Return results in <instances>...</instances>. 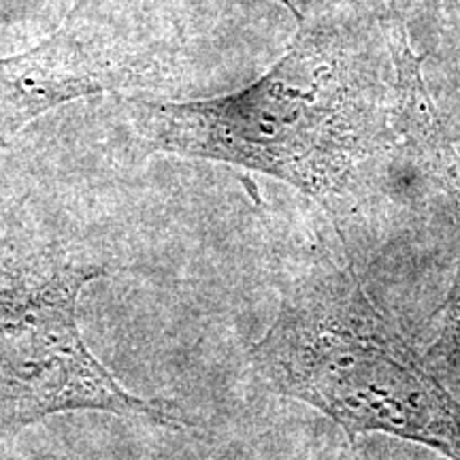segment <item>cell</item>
I'll use <instances>...</instances> for the list:
<instances>
[{
	"label": "cell",
	"mask_w": 460,
	"mask_h": 460,
	"mask_svg": "<svg viewBox=\"0 0 460 460\" xmlns=\"http://www.w3.org/2000/svg\"><path fill=\"white\" fill-rule=\"evenodd\" d=\"M301 22L258 82L203 101H132L152 149L262 172L315 200L343 234L396 156L394 28Z\"/></svg>",
	"instance_id": "cell-1"
},
{
	"label": "cell",
	"mask_w": 460,
	"mask_h": 460,
	"mask_svg": "<svg viewBox=\"0 0 460 460\" xmlns=\"http://www.w3.org/2000/svg\"><path fill=\"white\" fill-rule=\"evenodd\" d=\"M135 51L107 34L65 24L26 54L0 60V152L34 118L58 105L137 82Z\"/></svg>",
	"instance_id": "cell-4"
},
{
	"label": "cell",
	"mask_w": 460,
	"mask_h": 460,
	"mask_svg": "<svg viewBox=\"0 0 460 460\" xmlns=\"http://www.w3.org/2000/svg\"><path fill=\"white\" fill-rule=\"evenodd\" d=\"M424 3H433V4H444L446 0H424Z\"/></svg>",
	"instance_id": "cell-6"
},
{
	"label": "cell",
	"mask_w": 460,
	"mask_h": 460,
	"mask_svg": "<svg viewBox=\"0 0 460 460\" xmlns=\"http://www.w3.org/2000/svg\"><path fill=\"white\" fill-rule=\"evenodd\" d=\"M393 54L396 66V154L447 200V211L456 222L460 239V156L446 135L439 113L424 85L420 58L413 54L402 24L394 28ZM429 356L446 365L460 362V254Z\"/></svg>",
	"instance_id": "cell-5"
},
{
	"label": "cell",
	"mask_w": 460,
	"mask_h": 460,
	"mask_svg": "<svg viewBox=\"0 0 460 460\" xmlns=\"http://www.w3.org/2000/svg\"><path fill=\"white\" fill-rule=\"evenodd\" d=\"M252 360L278 393L315 407L352 441L384 433L460 460V401L371 301L352 264L324 254L292 281Z\"/></svg>",
	"instance_id": "cell-2"
},
{
	"label": "cell",
	"mask_w": 460,
	"mask_h": 460,
	"mask_svg": "<svg viewBox=\"0 0 460 460\" xmlns=\"http://www.w3.org/2000/svg\"><path fill=\"white\" fill-rule=\"evenodd\" d=\"M99 275L60 269L0 292V420L11 427L68 410L163 418L88 352L75 322L79 290Z\"/></svg>",
	"instance_id": "cell-3"
}]
</instances>
